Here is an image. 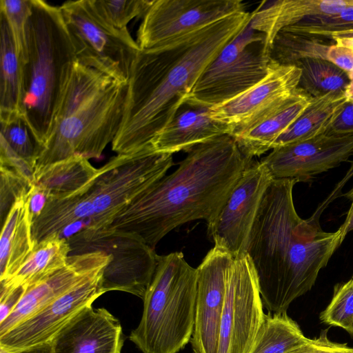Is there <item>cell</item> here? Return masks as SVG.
<instances>
[{
    "label": "cell",
    "instance_id": "obj_1",
    "mask_svg": "<svg viewBox=\"0 0 353 353\" xmlns=\"http://www.w3.org/2000/svg\"><path fill=\"white\" fill-rule=\"evenodd\" d=\"M251 18L250 12H238L161 46L140 49L128 81L123 118L112 150L127 154L152 145L204 70Z\"/></svg>",
    "mask_w": 353,
    "mask_h": 353
},
{
    "label": "cell",
    "instance_id": "obj_2",
    "mask_svg": "<svg viewBox=\"0 0 353 353\" xmlns=\"http://www.w3.org/2000/svg\"><path fill=\"white\" fill-rule=\"evenodd\" d=\"M186 152L174 172L137 196L104 230L135 236L154 249L184 223L203 219L212 224L253 159L245 157L229 134Z\"/></svg>",
    "mask_w": 353,
    "mask_h": 353
},
{
    "label": "cell",
    "instance_id": "obj_3",
    "mask_svg": "<svg viewBox=\"0 0 353 353\" xmlns=\"http://www.w3.org/2000/svg\"><path fill=\"white\" fill-rule=\"evenodd\" d=\"M296 179H274L262 200L245 253L254 265L263 307L287 312L310 291L343 241L322 230L319 218H301L293 201Z\"/></svg>",
    "mask_w": 353,
    "mask_h": 353
},
{
    "label": "cell",
    "instance_id": "obj_4",
    "mask_svg": "<svg viewBox=\"0 0 353 353\" xmlns=\"http://www.w3.org/2000/svg\"><path fill=\"white\" fill-rule=\"evenodd\" d=\"M172 165V154L157 152L152 145L113 157L75 193L46 200L32 219L33 246L63 238L66 229L77 223H83L79 230L104 229L137 196L165 176Z\"/></svg>",
    "mask_w": 353,
    "mask_h": 353
},
{
    "label": "cell",
    "instance_id": "obj_5",
    "mask_svg": "<svg viewBox=\"0 0 353 353\" xmlns=\"http://www.w3.org/2000/svg\"><path fill=\"white\" fill-rule=\"evenodd\" d=\"M127 93L128 82L77 61L50 135L36 159L34 177L47 166L75 155L100 158L120 129Z\"/></svg>",
    "mask_w": 353,
    "mask_h": 353
},
{
    "label": "cell",
    "instance_id": "obj_6",
    "mask_svg": "<svg viewBox=\"0 0 353 353\" xmlns=\"http://www.w3.org/2000/svg\"><path fill=\"white\" fill-rule=\"evenodd\" d=\"M77 61L75 48L59 6L32 0L27 53L21 65L23 115L41 151L50 135L58 106Z\"/></svg>",
    "mask_w": 353,
    "mask_h": 353
},
{
    "label": "cell",
    "instance_id": "obj_7",
    "mask_svg": "<svg viewBox=\"0 0 353 353\" xmlns=\"http://www.w3.org/2000/svg\"><path fill=\"white\" fill-rule=\"evenodd\" d=\"M196 291V268L182 252L157 255L140 322L129 339L142 353H179L193 334Z\"/></svg>",
    "mask_w": 353,
    "mask_h": 353
},
{
    "label": "cell",
    "instance_id": "obj_8",
    "mask_svg": "<svg viewBox=\"0 0 353 353\" xmlns=\"http://www.w3.org/2000/svg\"><path fill=\"white\" fill-rule=\"evenodd\" d=\"M250 22L204 70L185 101L211 108L234 98L265 77L270 46L265 35L254 30Z\"/></svg>",
    "mask_w": 353,
    "mask_h": 353
},
{
    "label": "cell",
    "instance_id": "obj_9",
    "mask_svg": "<svg viewBox=\"0 0 353 353\" xmlns=\"http://www.w3.org/2000/svg\"><path fill=\"white\" fill-rule=\"evenodd\" d=\"M59 8L77 61L127 83L140 50L128 28L118 29L104 21L92 0L67 1Z\"/></svg>",
    "mask_w": 353,
    "mask_h": 353
},
{
    "label": "cell",
    "instance_id": "obj_10",
    "mask_svg": "<svg viewBox=\"0 0 353 353\" xmlns=\"http://www.w3.org/2000/svg\"><path fill=\"white\" fill-rule=\"evenodd\" d=\"M67 240L72 254L101 251L110 256L101 280L103 294L118 290L143 298L153 278L158 254L143 240L104 229L81 230Z\"/></svg>",
    "mask_w": 353,
    "mask_h": 353
},
{
    "label": "cell",
    "instance_id": "obj_11",
    "mask_svg": "<svg viewBox=\"0 0 353 353\" xmlns=\"http://www.w3.org/2000/svg\"><path fill=\"white\" fill-rule=\"evenodd\" d=\"M256 272L247 253L236 256L228 274L217 353H250L265 313Z\"/></svg>",
    "mask_w": 353,
    "mask_h": 353
},
{
    "label": "cell",
    "instance_id": "obj_12",
    "mask_svg": "<svg viewBox=\"0 0 353 353\" xmlns=\"http://www.w3.org/2000/svg\"><path fill=\"white\" fill-rule=\"evenodd\" d=\"M245 11L239 0H153L139 26L137 42L141 50L157 48Z\"/></svg>",
    "mask_w": 353,
    "mask_h": 353
},
{
    "label": "cell",
    "instance_id": "obj_13",
    "mask_svg": "<svg viewBox=\"0 0 353 353\" xmlns=\"http://www.w3.org/2000/svg\"><path fill=\"white\" fill-rule=\"evenodd\" d=\"M274 178L261 161L243 172L208 234L214 245L233 257L245 253L248 238L265 192Z\"/></svg>",
    "mask_w": 353,
    "mask_h": 353
},
{
    "label": "cell",
    "instance_id": "obj_14",
    "mask_svg": "<svg viewBox=\"0 0 353 353\" xmlns=\"http://www.w3.org/2000/svg\"><path fill=\"white\" fill-rule=\"evenodd\" d=\"M104 269L88 276L43 308L0 336V348L14 352L50 343L77 314L103 294L101 280Z\"/></svg>",
    "mask_w": 353,
    "mask_h": 353
},
{
    "label": "cell",
    "instance_id": "obj_15",
    "mask_svg": "<svg viewBox=\"0 0 353 353\" xmlns=\"http://www.w3.org/2000/svg\"><path fill=\"white\" fill-rule=\"evenodd\" d=\"M301 70L270 59L265 77L234 98L209 108L210 117L228 125L233 137L245 130L298 87Z\"/></svg>",
    "mask_w": 353,
    "mask_h": 353
},
{
    "label": "cell",
    "instance_id": "obj_16",
    "mask_svg": "<svg viewBox=\"0 0 353 353\" xmlns=\"http://www.w3.org/2000/svg\"><path fill=\"white\" fill-rule=\"evenodd\" d=\"M353 154V134L325 133L272 149L261 161L274 179L306 181L339 166Z\"/></svg>",
    "mask_w": 353,
    "mask_h": 353
},
{
    "label": "cell",
    "instance_id": "obj_17",
    "mask_svg": "<svg viewBox=\"0 0 353 353\" xmlns=\"http://www.w3.org/2000/svg\"><path fill=\"white\" fill-rule=\"evenodd\" d=\"M234 259L214 245L196 268V312L190 340L194 353H217L227 277Z\"/></svg>",
    "mask_w": 353,
    "mask_h": 353
},
{
    "label": "cell",
    "instance_id": "obj_18",
    "mask_svg": "<svg viewBox=\"0 0 353 353\" xmlns=\"http://www.w3.org/2000/svg\"><path fill=\"white\" fill-rule=\"evenodd\" d=\"M110 260V256L101 251L69 255L63 267L26 288L16 307L0 323V336L88 276L104 269Z\"/></svg>",
    "mask_w": 353,
    "mask_h": 353
},
{
    "label": "cell",
    "instance_id": "obj_19",
    "mask_svg": "<svg viewBox=\"0 0 353 353\" xmlns=\"http://www.w3.org/2000/svg\"><path fill=\"white\" fill-rule=\"evenodd\" d=\"M124 339L119 319L92 305L72 318L50 343L52 353H121Z\"/></svg>",
    "mask_w": 353,
    "mask_h": 353
},
{
    "label": "cell",
    "instance_id": "obj_20",
    "mask_svg": "<svg viewBox=\"0 0 353 353\" xmlns=\"http://www.w3.org/2000/svg\"><path fill=\"white\" fill-rule=\"evenodd\" d=\"M207 107L185 101L170 123L151 142L157 152H186L196 145L230 134V128L213 120Z\"/></svg>",
    "mask_w": 353,
    "mask_h": 353
},
{
    "label": "cell",
    "instance_id": "obj_21",
    "mask_svg": "<svg viewBox=\"0 0 353 353\" xmlns=\"http://www.w3.org/2000/svg\"><path fill=\"white\" fill-rule=\"evenodd\" d=\"M312 98L298 87L251 125L233 136L241 152L253 159L272 149L275 141L306 109Z\"/></svg>",
    "mask_w": 353,
    "mask_h": 353
},
{
    "label": "cell",
    "instance_id": "obj_22",
    "mask_svg": "<svg viewBox=\"0 0 353 353\" xmlns=\"http://www.w3.org/2000/svg\"><path fill=\"white\" fill-rule=\"evenodd\" d=\"M259 6L252 12L251 27L265 35L272 43L282 29L306 17L333 15L353 6V0H279Z\"/></svg>",
    "mask_w": 353,
    "mask_h": 353
},
{
    "label": "cell",
    "instance_id": "obj_23",
    "mask_svg": "<svg viewBox=\"0 0 353 353\" xmlns=\"http://www.w3.org/2000/svg\"><path fill=\"white\" fill-rule=\"evenodd\" d=\"M30 191L11 207L2 223L0 238V281L11 279L19 270L34 246L32 241Z\"/></svg>",
    "mask_w": 353,
    "mask_h": 353
},
{
    "label": "cell",
    "instance_id": "obj_24",
    "mask_svg": "<svg viewBox=\"0 0 353 353\" xmlns=\"http://www.w3.org/2000/svg\"><path fill=\"white\" fill-rule=\"evenodd\" d=\"M348 102L345 91L312 97L306 109L275 141L272 149L327 133Z\"/></svg>",
    "mask_w": 353,
    "mask_h": 353
},
{
    "label": "cell",
    "instance_id": "obj_25",
    "mask_svg": "<svg viewBox=\"0 0 353 353\" xmlns=\"http://www.w3.org/2000/svg\"><path fill=\"white\" fill-rule=\"evenodd\" d=\"M23 97L21 63L7 21L0 14V121L23 115Z\"/></svg>",
    "mask_w": 353,
    "mask_h": 353
},
{
    "label": "cell",
    "instance_id": "obj_26",
    "mask_svg": "<svg viewBox=\"0 0 353 353\" xmlns=\"http://www.w3.org/2000/svg\"><path fill=\"white\" fill-rule=\"evenodd\" d=\"M97 172L89 159L75 155L47 166L34 177L32 186L46 200L63 198L84 187Z\"/></svg>",
    "mask_w": 353,
    "mask_h": 353
},
{
    "label": "cell",
    "instance_id": "obj_27",
    "mask_svg": "<svg viewBox=\"0 0 353 353\" xmlns=\"http://www.w3.org/2000/svg\"><path fill=\"white\" fill-rule=\"evenodd\" d=\"M70 253L65 238H54L35 245L17 273L9 280L0 281L1 286L27 288L63 267Z\"/></svg>",
    "mask_w": 353,
    "mask_h": 353
},
{
    "label": "cell",
    "instance_id": "obj_28",
    "mask_svg": "<svg viewBox=\"0 0 353 353\" xmlns=\"http://www.w3.org/2000/svg\"><path fill=\"white\" fill-rule=\"evenodd\" d=\"M309 340L287 312H268L265 314L250 353H289Z\"/></svg>",
    "mask_w": 353,
    "mask_h": 353
},
{
    "label": "cell",
    "instance_id": "obj_29",
    "mask_svg": "<svg viewBox=\"0 0 353 353\" xmlns=\"http://www.w3.org/2000/svg\"><path fill=\"white\" fill-rule=\"evenodd\" d=\"M335 43L330 39L316 37L281 30L270 47V59L284 65L295 64L301 59L314 58L327 60L330 47Z\"/></svg>",
    "mask_w": 353,
    "mask_h": 353
},
{
    "label": "cell",
    "instance_id": "obj_30",
    "mask_svg": "<svg viewBox=\"0 0 353 353\" xmlns=\"http://www.w3.org/2000/svg\"><path fill=\"white\" fill-rule=\"evenodd\" d=\"M295 65L301 70L299 88L312 97L345 91L349 84L347 73L327 60L305 58Z\"/></svg>",
    "mask_w": 353,
    "mask_h": 353
},
{
    "label": "cell",
    "instance_id": "obj_31",
    "mask_svg": "<svg viewBox=\"0 0 353 353\" xmlns=\"http://www.w3.org/2000/svg\"><path fill=\"white\" fill-rule=\"evenodd\" d=\"M0 122L1 136L18 155L34 168L41 146L24 116H14Z\"/></svg>",
    "mask_w": 353,
    "mask_h": 353
},
{
    "label": "cell",
    "instance_id": "obj_32",
    "mask_svg": "<svg viewBox=\"0 0 353 353\" xmlns=\"http://www.w3.org/2000/svg\"><path fill=\"white\" fill-rule=\"evenodd\" d=\"M283 29L295 33L329 39L332 34L353 30V6L333 15L306 17L299 23Z\"/></svg>",
    "mask_w": 353,
    "mask_h": 353
},
{
    "label": "cell",
    "instance_id": "obj_33",
    "mask_svg": "<svg viewBox=\"0 0 353 353\" xmlns=\"http://www.w3.org/2000/svg\"><path fill=\"white\" fill-rule=\"evenodd\" d=\"M32 0H1L0 14L6 18L21 65L27 53L28 28Z\"/></svg>",
    "mask_w": 353,
    "mask_h": 353
},
{
    "label": "cell",
    "instance_id": "obj_34",
    "mask_svg": "<svg viewBox=\"0 0 353 353\" xmlns=\"http://www.w3.org/2000/svg\"><path fill=\"white\" fill-rule=\"evenodd\" d=\"M320 320L331 326L339 327L350 335L353 330V280L336 284L333 296L326 308L321 312Z\"/></svg>",
    "mask_w": 353,
    "mask_h": 353
},
{
    "label": "cell",
    "instance_id": "obj_35",
    "mask_svg": "<svg viewBox=\"0 0 353 353\" xmlns=\"http://www.w3.org/2000/svg\"><path fill=\"white\" fill-rule=\"evenodd\" d=\"M153 0H92L101 17L112 26L123 29L134 18L143 17Z\"/></svg>",
    "mask_w": 353,
    "mask_h": 353
},
{
    "label": "cell",
    "instance_id": "obj_36",
    "mask_svg": "<svg viewBox=\"0 0 353 353\" xmlns=\"http://www.w3.org/2000/svg\"><path fill=\"white\" fill-rule=\"evenodd\" d=\"M0 208L1 223L17 199L28 194L32 188L28 179L14 170L0 165Z\"/></svg>",
    "mask_w": 353,
    "mask_h": 353
},
{
    "label": "cell",
    "instance_id": "obj_37",
    "mask_svg": "<svg viewBox=\"0 0 353 353\" xmlns=\"http://www.w3.org/2000/svg\"><path fill=\"white\" fill-rule=\"evenodd\" d=\"M289 353H353V347L331 341L328 329H325L317 337L310 339L307 343Z\"/></svg>",
    "mask_w": 353,
    "mask_h": 353
},
{
    "label": "cell",
    "instance_id": "obj_38",
    "mask_svg": "<svg viewBox=\"0 0 353 353\" xmlns=\"http://www.w3.org/2000/svg\"><path fill=\"white\" fill-rule=\"evenodd\" d=\"M0 165L14 170L33 185L34 181L33 166L18 155L1 136L0 137Z\"/></svg>",
    "mask_w": 353,
    "mask_h": 353
},
{
    "label": "cell",
    "instance_id": "obj_39",
    "mask_svg": "<svg viewBox=\"0 0 353 353\" xmlns=\"http://www.w3.org/2000/svg\"><path fill=\"white\" fill-rule=\"evenodd\" d=\"M26 290L23 286L16 288L1 286L0 323L6 320L17 305Z\"/></svg>",
    "mask_w": 353,
    "mask_h": 353
},
{
    "label": "cell",
    "instance_id": "obj_40",
    "mask_svg": "<svg viewBox=\"0 0 353 353\" xmlns=\"http://www.w3.org/2000/svg\"><path fill=\"white\" fill-rule=\"evenodd\" d=\"M327 60L347 73L353 70V50L332 44L327 52Z\"/></svg>",
    "mask_w": 353,
    "mask_h": 353
},
{
    "label": "cell",
    "instance_id": "obj_41",
    "mask_svg": "<svg viewBox=\"0 0 353 353\" xmlns=\"http://www.w3.org/2000/svg\"><path fill=\"white\" fill-rule=\"evenodd\" d=\"M327 133L334 134H353V101L346 104Z\"/></svg>",
    "mask_w": 353,
    "mask_h": 353
},
{
    "label": "cell",
    "instance_id": "obj_42",
    "mask_svg": "<svg viewBox=\"0 0 353 353\" xmlns=\"http://www.w3.org/2000/svg\"><path fill=\"white\" fill-rule=\"evenodd\" d=\"M344 196L351 201V205L347 213L345 221L339 228L343 241L346 235L353 230V187L344 194Z\"/></svg>",
    "mask_w": 353,
    "mask_h": 353
},
{
    "label": "cell",
    "instance_id": "obj_43",
    "mask_svg": "<svg viewBox=\"0 0 353 353\" xmlns=\"http://www.w3.org/2000/svg\"><path fill=\"white\" fill-rule=\"evenodd\" d=\"M0 353H52L51 343H46L14 352H7L0 348Z\"/></svg>",
    "mask_w": 353,
    "mask_h": 353
},
{
    "label": "cell",
    "instance_id": "obj_44",
    "mask_svg": "<svg viewBox=\"0 0 353 353\" xmlns=\"http://www.w3.org/2000/svg\"><path fill=\"white\" fill-rule=\"evenodd\" d=\"M349 77V84L345 90V93L349 101H353V70L347 72Z\"/></svg>",
    "mask_w": 353,
    "mask_h": 353
},
{
    "label": "cell",
    "instance_id": "obj_45",
    "mask_svg": "<svg viewBox=\"0 0 353 353\" xmlns=\"http://www.w3.org/2000/svg\"><path fill=\"white\" fill-rule=\"evenodd\" d=\"M335 44L353 50V38H332Z\"/></svg>",
    "mask_w": 353,
    "mask_h": 353
},
{
    "label": "cell",
    "instance_id": "obj_46",
    "mask_svg": "<svg viewBox=\"0 0 353 353\" xmlns=\"http://www.w3.org/2000/svg\"><path fill=\"white\" fill-rule=\"evenodd\" d=\"M332 38H353V30L343 31L332 34L329 39Z\"/></svg>",
    "mask_w": 353,
    "mask_h": 353
},
{
    "label": "cell",
    "instance_id": "obj_47",
    "mask_svg": "<svg viewBox=\"0 0 353 353\" xmlns=\"http://www.w3.org/2000/svg\"><path fill=\"white\" fill-rule=\"evenodd\" d=\"M351 279L353 280V275H352V278H351Z\"/></svg>",
    "mask_w": 353,
    "mask_h": 353
},
{
    "label": "cell",
    "instance_id": "obj_48",
    "mask_svg": "<svg viewBox=\"0 0 353 353\" xmlns=\"http://www.w3.org/2000/svg\"><path fill=\"white\" fill-rule=\"evenodd\" d=\"M352 336H353V330H352Z\"/></svg>",
    "mask_w": 353,
    "mask_h": 353
}]
</instances>
